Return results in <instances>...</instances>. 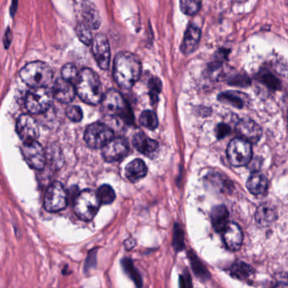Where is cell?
<instances>
[{
	"label": "cell",
	"instance_id": "obj_1",
	"mask_svg": "<svg viewBox=\"0 0 288 288\" xmlns=\"http://www.w3.org/2000/svg\"><path fill=\"white\" fill-rule=\"evenodd\" d=\"M142 70V63L136 54L121 52L114 59L113 78L120 87L129 90L138 81Z\"/></svg>",
	"mask_w": 288,
	"mask_h": 288
},
{
	"label": "cell",
	"instance_id": "obj_2",
	"mask_svg": "<svg viewBox=\"0 0 288 288\" xmlns=\"http://www.w3.org/2000/svg\"><path fill=\"white\" fill-rule=\"evenodd\" d=\"M74 87L77 95L85 103L97 105L102 101V83L98 75L90 69L85 68L79 72Z\"/></svg>",
	"mask_w": 288,
	"mask_h": 288
},
{
	"label": "cell",
	"instance_id": "obj_3",
	"mask_svg": "<svg viewBox=\"0 0 288 288\" xmlns=\"http://www.w3.org/2000/svg\"><path fill=\"white\" fill-rule=\"evenodd\" d=\"M102 110L107 116L130 125L134 121L133 113L124 96L115 90H109L102 96Z\"/></svg>",
	"mask_w": 288,
	"mask_h": 288
},
{
	"label": "cell",
	"instance_id": "obj_4",
	"mask_svg": "<svg viewBox=\"0 0 288 288\" xmlns=\"http://www.w3.org/2000/svg\"><path fill=\"white\" fill-rule=\"evenodd\" d=\"M20 76L31 88L48 87L54 78L51 67L41 61L29 63L20 71Z\"/></svg>",
	"mask_w": 288,
	"mask_h": 288
},
{
	"label": "cell",
	"instance_id": "obj_5",
	"mask_svg": "<svg viewBox=\"0 0 288 288\" xmlns=\"http://www.w3.org/2000/svg\"><path fill=\"white\" fill-rule=\"evenodd\" d=\"M99 199L96 192L85 189L77 195L73 204L74 212L81 220H92L100 208Z\"/></svg>",
	"mask_w": 288,
	"mask_h": 288
},
{
	"label": "cell",
	"instance_id": "obj_6",
	"mask_svg": "<svg viewBox=\"0 0 288 288\" xmlns=\"http://www.w3.org/2000/svg\"><path fill=\"white\" fill-rule=\"evenodd\" d=\"M54 99L53 91L48 88H32L26 95L25 104L29 113L40 114L51 108Z\"/></svg>",
	"mask_w": 288,
	"mask_h": 288
},
{
	"label": "cell",
	"instance_id": "obj_7",
	"mask_svg": "<svg viewBox=\"0 0 288 288\" xmlns=\"http://www.w3.org/2000/svg\"><path fill=\"white\" fill-rule=\"evenodd\" d=\"M226 155L230 163L234 167H243L251 161V143L238 137L233 139L229 143L226 149Z\"/></svg>",
	"mask_w": 288,
	"mask_h": 288
},
{
	"label": "cell",
	"instance_id": "obj_8",
	"mask_svg": "<svg viewBox=\"0 0 288 288\" xmlns=\"http://www.w3.org/2000/svg\"><path fill=\"white\" fill-rule=\"evenodd\" d=\"M85 141L91 148H102L114 138L113 130L102 123H94L85 131Z\"/></svg>",
	"mask_w": 288,
	"mask_h": 288
},
{
	"label": "cell",
	"instance_id": "obj_9",
	"mask_svg": "<svg viewBox=\"0 0 288 288\" xmlns=\"http://www.w3.org/2000/svg\"><path fill=\"white\" fill-rule=\"evenodd\" d=\"M68 204V194L60 182H54L48 187L44 196V207L49 212L65 209Z\"/></svg>",
	"mask_w": 288,
	"mask_h": 288
},
{
	"label": "cell",
	"instance_id": "obj_10",
	"mask_svg": "<svg viewBox=\"0 0 288 288\" xmlns=\"http://www.w3.org/2000/svg\"><path fill=\"white\" fill-rule=\"evenodd\" d=\"M21 152L30 167L36 170H42L45 167L46 151L37 140L23 142Z\"/></svg>",
	"mask_w": 288,
	"mask_h": 288
},
{
	"label": "cell",
	"instance_id": "obj_11",
	"mask_svg": "<svg viewBox=\"0 0 288 288\" xmlns=\"http://www.w3.org/2000/svg\"><path fill=\"white\" fill-rule=\"evenodd\" d=\"M92 54L97 65L102 70H108L110 65V45L107 37L103 34L96 35L91 43Z\"/></svg>",
	"mask_w": 288,
	"mask_h": 288
},
{
	"label": "cell",
	"instance_id": "obj_12",
	"mask_svg": "<svg viewBox=\"0 0 288 288\" xmlns=\"http://www.w3.org/2000/svg\"><path fill=\"white\" fill-rule=\"evenodd\" d=\"M102 148V155L109 162L121 161L129 153L127 142L123 138H113Z\"/></svg>",
	"mask_w": 288,
	"mask_h": 288
},
{
	"label": "cell",
	"instance_id": "obj_13",
	"mask_svg": "<svg viewBox=\"0 0 288 288\" xmlns=\"http://www.w3.org/2000/svg\"><path fill=\"white\" fill-rule=\"evenodd\" d=\"M16 131L23 142L35 141L39 136V127L37 121L28 114H23L18 119Z\"/></svg>",
	"mask_w": 288,
	"mask_h": 288
},
{
	"label": "cell",
	"instance_id": "obj_14",
	"mask_svg": "<svg viewBox=\"0 0 288 288\" xmlns=\"http://www.w3.org/2000/svg\"><path fill=\"white\" fill-rule=\"evenodd\" d=\"M236 131L240 138L245 140L249 143H256L259 142L262 135L260 126L249 119H241L236 125Z\"/></svg>",
	"mask_w": 288,
	"mask_h": 288
},
{
	"label": "cell",
	"instance_id": "obj_15",
	"mask_svg": "<svg viewBox=\"0 0 288 288\" xmlns=\"http://www.w3.org/2000/svg\"><path fill=\"white\" fill-rule=\"evenodd\" d=\"M133 144L136 150L143 155H146L149 158H155L158 154V143L152 139L149 138L143 132L135 134Z\"/></svg>",
	"mask_w": 288,
	"mask_h": 288
},
{
	"label": "cell",
	"instance_id": "obj_16",
	"mask_svg": "<svg viewBox=\"0 0 288 288\" xmlns=\"http://www.w3.org/2000/svg\"><path fill=\"white\" fill-rule=\"evenodd\" d=\"M52 91L54 98L62 103H70L74 99L76 95L73 83L67 81L63 78L57 79Z\"/></svg>",
	"mask_w": 288,
	"mask_h": 288
},
{
	"label": "cell",
	"instance_id": "obj_17",
	"mask_svg": "<svg viewBox=\"0 0 288 288\" xmlns=\"http://www.w3.org/2000/svg\"><path fill=\"white\" fill-rule=\"evenodd\" d=\"M223 239L230 250L236 251L240 249L243 243V232L240 226L234 222H230L223 230Z\"/></svg>",
	"mask_w": 288,
	"mask_h": 288
},
{
	"label": "cell",
	"instance_id": "obj_18",
	"mask_svg": "<svg viewBox=\"0 0 288 288\" xmlns=\"http://www.w3.org/2000/svg\"><path fill=\"white\" fill-rule=\"evenodd\" d=\"M81 14L83 22L90 29L97 30L101 26L99 12L93 3L85 0L81 4Z\"/></svg>",
	"mask_w": 288,
	"mask_h": 288
},
{
	"label": "cell",
	"instance_id": "obj_19",
	"mask_svg": "<svg viewBox=\"0 0 288 288\" xmlns=\"http://www.w3.org/2000/svg\"><path fill=\"white\" fill-rule=\"evenodd\" d=\"M201 37V29L195 26V25L189 26V28L187 29L185 35H184V41L181 45L182 52L188 55L195 51L200 43Z\"/></svg>",
	"mask_w": 288,
	"mask_h": 288
},
{
	"label": "cell",
	"instance_id": "obj_20",
	"mask_svg": "<svg viewBox=\"0 0 288 288\" xmlns=\"http://www.w3.org/2000/svg\"><path fill=\"white\" fill-rule=\"evenodd\" d=\"M146 165L141 159H136L130 161L125 168V176L132 183L141 180L146 175Z\"/></svg>",
	"mask_w": 288,
	"mask_h": 288
},
{
	"label": "cell",
	"instance_id": "obj_21",
	"mask_svg": "<svg viewBox=\"0 0 288 288\" xmlns=\"http://www.w3.org/2000/svg\"><path fill=\"white\" fill-rule=\"evenodd\" d=\"M277 210L270 203L260 205L255 214V220L261 226H267L277 219Z\"/></svg>",
	"mask_w": 288,
	"mask_h": 288
},
{
	"label": "cell",
	"instance_id": "obj_22",
	"mask_svg": "<svg viewBox=\"0 0 288 288\" xmlns=\"http://www.w3.org/2000/svg\"><path fill=\"white\" fill-rule=\"evenodd\" d=\"M211 218L212 226L216 231L222 232L226 225L229 223L228 211L224 206H217L212 209Z\"/></svg>",
	"mask_w": 288,
	"mask_h": 288
},
{
	"label": "cell",
	"instance_id": "obj_23",
	"mask_svg": "<svg viewBox=\"0 0 288 288\" xmlns=\"http://www.w3.org/2000/svg\"><path fill=\"white\" fill-rule=\"evenodd\" d=\"M247 188L252 195H263L268 189V179L262 173L255 172L249 178L247 183Z\"/></svg>",
	"mask_w": 288,
	"mask_h": 288
},
{
	"label": "cell",
	"instance_id": "obj_24",
	"mask_svg": "<svg viewBox=\"0 0 288 288\" xmlns=\"http://www.w3.org/2000/svg\"><path fill=\"white\" fill-rule=\"evenodd\" d=\"M218 99L220 102L232 105L235 108H243L248 102V96L240 91L230 90L220 94Z\"/></svg>",
	"mask_w": 288,
	"mask_h": 288
},
{
	"label": "cell",
	"instance_id": "obj_25",
	"mask_svg": "<svg viewBox=\"0 0 288 288\" xmlns=\"http://www.w3.org/2000/svg\"><path fill=\"white\" fill-rule=\"evenodd\" d=\"M230 272L232 277H234L235 278L245 280L248 279L254 274V270L252 269L251 266H249L245 263L237 262L235 263L234 265L231 267Z\"/></svg>",
	"mask_w": 288,
	"mask_h": 288
},
{
	"label": "cell",
	"instance_id": "obj_26",
	"mask_svg": "<svg viewBox=\"0 0 288 288\" xmlns=\"http://www.w3.org/2000/svg\"><path fill=\"white\" fill-rule=\"evenodd\" d=\"M96 195L101 204H103V205L113 203L116 198V195L113 188L108 184H103L100 187L96 192Z\"/></svg>",
	"mask_w": 288,
	"mask_h": 288
},
{
	"label": "cell",
	"instance_id": "obj_27",
	"mask_svg": "<svg viewBox=\"0 0 288 288\" xmlns=\"http://www.w3.org/2000/svg\"><path fill=\"white\" fill-rule=\"evenodd\" d=\"M91 29L89 26H86L85 23L80 22L77 24L75 27V32H76L77 37L79 38V41L85 45H91L93 37L91 33Z\"/></svg>",
	"mask_w": 288,
	"mask_h": 288
},
{
	"label": "cell",
	"instance_id": "obj_28",
	"mask_svg": "<svg viewBox=\"0 0 288 288\" xmlns=\"http://www.w3.org/2000/svg\"><path fill=\"white\" fill-rule=\"evenodd\" d=\"M140 123L148 130H153L158 126V119L152 111H144L140 117Z\"/></svg>",
	"mask_w": 288,
	"mask_h": 288
},
{
	"label": "cell",
	"instance_id": "obj_29",
	"mask_svg": "<svg viewBox=\"0 0 288 288\" xmlns=\"http://www.w3.org/2000/svg\"><path fill=\"white\" fill-rule=\"evenodd\" d=\"M201 0H180V9L184 14L194 15L200 11Z\"/></svg>",
	"mask_w": 288,
	"mask_h": 288
},
{
	"label": "cell",
	"instance_id": "obj_30",
	"mask_svg": "<svg viewBox=\"0 0 288 288\" xmlns=\"http://www.w3.org/2000/svg\"><path fill=\"white\" fill-rule=\"evenodd\" d=\"M79 73L76 66L73 64H66L61 71L63 79L73 83V85L76 83Z\"/></svg>",
	"mask_w": 288,
	"mask_h": 288
},
{
	"label": "cell",
	"instance_id": "obj_31",
	"mask_svg": "<svg viewBox=\"0 0 288 288\" xmlns=\"http://www.w3.org/2000/svg\"><path fill=\"white\" fill-rule=\"evenodd\" d=\"M46 160L49 161L53 167H60L62 166V155L56 146H51L46 152Z\"/></svg>",
	"mask_w": 288,
	"mask_h": 288
},
{
	"label": "cell",
	"instance_id": "obj_32",
	"mask_svg": "<svg viewBox=\"0 0 288 288\" xmlns=\"http://www.w3.org/2000/svg\"><path fill=\"white\" fill-rule=\"evenodd\" d=\"M149 90H150V100L152 103L158 101V95L161 90V82L158 78L153 77L149 81Z\"/></svg>",
	"mask_w": 288,
	"mask_h": 288
},
{
	"label": "cell",
	"instance_id": "obj_33",
	"mask_svg": "<svg viewBox=\"0 0 288 288\" xmlns=\"http://www.w3.org/2000/svg\"><path fill=\"white\" fill-rule=\"evenodd\" d=\"M260 79L263 84H265L266 86H268L272 90H279L281 88V82L273 73H269V72L262 73L260 76Z\"/></svg>",
	"mask_w": 288,
	"mask_h": 288
},
{
	"label": "cell",
	"instance_id": "obj_34",
	"mask_svg": "<svg viewBox=\"0 0 288 288\" xmlns=\"http://www.w3.org/2000/svg\"><path fill=\"white\" fill-rule=\"evenodd\" d=\"M66 115L69 119H71V121L79 122L81 121L83 119V112H82L81 108L73 105V106H70L67 109H66Z\"/></svg>",
	"mask_w": 288,
	"mask_h": 288
},
{
	"label": "cell",
	"instance_id": "obj_35",
	"mask_svg": "<svg viewBox=\"0 0 288 288\" xmlns=\"http://www.w3.org/2000/svg\"><path fill=\"white\" fill-rule=\"evenodd\" d=\"M230 133V128L225 124H220L218 125L216 130V134L218 139H222Z\"/></svg>",
	"mask_w": 288,
	"mask_h": 288
},
{
	"label": "cell",
	"instance_id": "obj_36",
	"mask_svg": "<svg viewBox=\"0 0 288 288\" xmlns=\"http://www.w3.org/2000/svg\"><path fill=\"white\" fill-rule=\"evenodd\" d=\"M231 84L235 85H241V86H244V85H249V79L248 78H246L244 76H238L236 77V78H233L231 80Z\"/></svg>",
	"mask_w": 288,
	"mask_h": 288
},
{
	"label": "cell",
	"instance_id": "obj_37",
	"mask_svg": "<svg viewBox=\"0 0 288 288\" xmlns=\"http://www.w3.org/2000/svg\"><path fill=\"white\" fill-rule=\"evenodd\" d=\"M11 30L8 27V29L6 30L5 33H4V36H3V46H4L5 49H8L9 48V46L11 44Z\"/></svg>",
	"mask_w": 288,
	"mask_h": 288
},
{
	"label": "cell",
	"instance_id": "obj_38",
	"mask_svg": "<svg viewBox=\"0 0 288 288\" xmlns=\"http://www.w3.org/2000/svg\"><path fill=\"white\" fill-rule=\"evenodd\" d=\"M18 0H12L11 7H10V14L11 16H14L16 10H17Z\"/></svg>",
	"mask_w": 288,
	"mask_h": 288
}]
</instances>
